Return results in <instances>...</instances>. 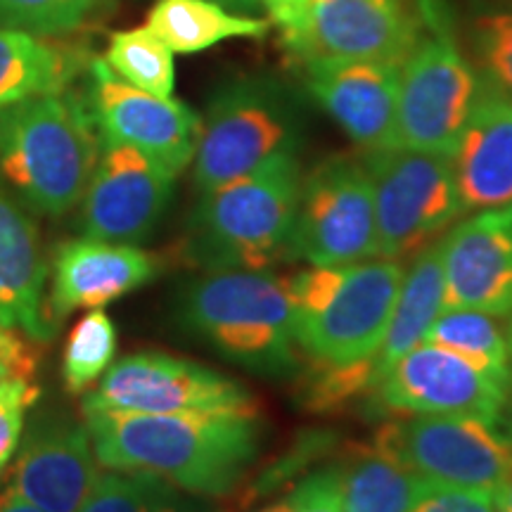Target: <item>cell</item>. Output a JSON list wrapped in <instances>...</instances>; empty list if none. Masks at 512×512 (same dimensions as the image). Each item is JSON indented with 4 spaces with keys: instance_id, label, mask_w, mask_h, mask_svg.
Returning <instances> with one entry per match:
<instances>
[{
    "instance_id": "obj_1",
    "label": "cell",
    "mask_w": 512,
    "mask_h": 512,
    "mask_svg": "<svg viewBox=\"0 0 512 512\" xmlns=\"http://www.w3.org/2000/svg\"><path fill=\"white\" fill-rule=\"evenodd\" d=\"M107 470L145 472L192 496L233 494L261 451V418L247 413L83 411Z\"/></svg>"
},
{
    "instance_id": "obj_2",
    "label": "cell",
    "mask_w": 512,
    "mask_h": 512,
    "mask_svg": "<svg viewBox=\"0 0 512 512\" xmlns=\"http://www.w3.org/2000/svg\"><path fill=\"white\" fill-rule=\"evenodd\" d=\"M102 152L91 105L62 91L0 110V176L31 209L62 216L83 200Z\"/></svg>"
},
{
    "instance_id": "obj_3",
    "label": "cell",
    "mask_w": 512,
    "mask_h": 512,
    "mask_svg": "<svg viewBox=\"0 0 512 512\" xmlns=\"http://www.w3.org/2000/svg\"><path fill=\"white\" fill-rule=\"evenodd\" d=\"M302 164L280 152L249 174L202 192L183 254L207 271H268L290 256Z\"/></svg>"
},
{
    "instance_id": "obj_4",
    "label": "cell",
    "mask_w": 512,
    "mask_h": 512,
    "mask_svg": "<svg viewBox=\"0 0 512 512\" xmlns=\"http://www.w3.org/2000/svg\"><path fill=\"white\" fill-rule=\"evenodd\" d=\"M185 328L228 361L266 377L297 370L290 278L271 271H209L183 294Z\"/></svg>"
},
{
    "instance_id": "obj_5",
    "label": "cell",
    "mask_w": 512,
    "mask_h": 512,
    "mask_svg": "<svg viewBox=\"0 0 512 512\" xmlns=\"http://www.w3.org/2000/svg\"><path fill=\"white\" fill-rule=\"evenodd\" d=\"M396 259L311 266L290 278L297 347L323 363H356L380 347L403 283Z\"/></svg>"
},
{
    "instance_id": "obj_6",
    "label": "cell",
    "mask_w": 512,
    "mask_h": 512,
    "mask_svg": "<svg viewBox=\"0 0 512 512\" xmlns=\"http://www.w3.org/2000/svg\"><path fill=\"white\" fill-rule=\"evenodd\" d=\"M427 36L401 64L396 147L453 155L484 83L458 48L439 0H425Z\"/></svg>"
},
{
    "instance_id": "obj_7",
    "label": "cell",
    "mask_w": 512,
    "mask_h": 512,
    "mask_svg": "<svg viewBox=\"0 0 512 512\" xmlns=\"http://www.w3.org/2000/svg\"><path fill=\"white\" fill-rule=\"evenodd\" d=\"M297 145L299 117L283 88L261 79L228 83L211 98L202 119L192 157L197 190L219 188Z\"/></svg>"
},
{
    "instance_id": "obj_8",
    "label": "cell",
    "mask_w": 512,
    "mask_h": 512,
    "mask_svg": "<svg viewBox=\"0 0 512 512\" xmlns=\"http://www.w3.org/2000/svg\"><path fill=\"white\" fill-rule=\"evenodd\" d=\"M363 162L373 178L377 259L420 252L465 211L448 155L389 147Z\"/></svg>"
},
{
    "instance_id": "obj_9",
    "label": "cell",
    "mask_w": 512,
    "mask_h": 512,
    "mask_svg": "<svg viewBox=\"0 0 512 512\" xmlns=\"http://www.w3.org/2000/svg\"><path fill=\"white\" fill-rule=\"evenodd\" d=\"M373 444L422 482L494 494L512 470V437L472 415L389 420Z\"/></svg>"
},
{
    "instance_id": "obj_10",
    "label": "cell",
    "mask_w": 512,
    "mask_h": 512,
    "mask_svg": "<svg viewBox=\"0 0 512 512\" xmlns=\"http://www.w3.org/2000/svg\"><path fill=\"white\" fill-rule=\"evenodd\" d=\"M290 252L311 266L377 259L373 178L363 159L328 157L302 176Z\"/></svg>"
},
{
    "instance_id": "obj_11",
    "label": "cell",
    "mask_w": 512,
    "mask_h": 512,
    "mask_svg": "<svg viewBox=\"0 0 512 512\" xmlns=\"http://www.w3.org/2000/svg\"><path fill=\"white\" fill-rule=\"evenodd\" d=\"M83 411L247 413L256 399L240 382L202 363L140 351L114 363L83 399Z\"/></svg>"
},
{
    "instance_id": "obj_12",
    "label": "cell",
    "mask_w": 512,
    "mask_h": 512,
    "mask_svg": "<svg viewBox=\"0 0 512 512\" xmlns=\"http://www.w3.org/2000/svg\"><path fill=\"white\" fill-rule=\"evenodd\" d=\"M278 27L287 50L299 62L403 64L420 34L403 0H304Z\"/></svg>"
},
{
    "instance_id": "obj_13",
    "label": "cell",
    "mask_w": 512,
    "mask_h": 512,
    "mask_svg": "<svg viewBox=\"0 0 512 512\" xmlns=\"http://www.w3.org/2000/svg\"><path fill=\"white\" fill-rule=\"evenodd\" d=\"M370 401L382 415H472L501 425L508 387L453 351L422 342L389 370Z\"/></svg>"
},
{
    "instance_id": "obj_14",
    "label": "cell",
    "mask_w": 512,
    "mask_h": 512,
    "mask_svg": "<svg viewBox=\"0 0 512 512\" xmlns=\"http://www.w3.org/2000/svg\"><path fill=\"white\" fill-rule=\"evenodd\" d=\"M91 112L102 140L136 147L171 174H181L195 157L200 114L174 98L128 86L100 57L91 60Z\"/></svg>"
},
{
    "instance_id": "obj_15",
    "label": "cell",
    "mask_w": 512,
    "mask_h": 512,
    "mask_svg": "<svg viewBox=\"0 0 512 512\" xmlns=\"http://www.w3.org/2000/svg\"><path fill=\"white\" fill-rule=\"evenodd\" d=\"M176 174L136 147L102 140V152L83 192L81 228L107 242L145 240L169 207Z\"/></svg>"
},
{
    "instance_id": "obj_16",
    "label": "cell",
    "mask_w": 512,
    "mask_h": 512,
    "mask_svg": "<svg viewBox=\"0 0 512 512\" xmlns=\"http://www.w3.org/2000/svg\"><path fill=\"white\" fill-rule=\"evenodd\" d=\"M444 309L512 316V204L482 209L441 240Z\"/></svg>"
},
{
    "instance_id": "obj_17",
    "label": "cell",
    "mask_w": 512,
    "mask_h": 512,
    "mask_svg": "<svg viewBox=\"0 0 512 512\" xmlns=\"http://www.w3.org/2000/svg\"><path fill=\"white\" fill-rule=\"evenodd\" d=\"M98 475L88 427L46 415L31 425L5 491L43 512H79Z\"/></svg>"
},
{
    "instance_id": "obj_18",
    "label": "cell",
    "mask_w": 512,
    "mask_h": 512,
    "mask_svg": "<svg viewBox=\"0 0 512 512\" xmlns=\"http://www.w3.org/2000/svg\"><path fill=\"white\" fill-rule=\"evenodd\" d=\"M311 98L366 152L396 147L401 64L380 60L302 62Z\"/></svg>"
},
{
    "instance_id": "obj_19",
    "label": "cell",
    "mask_w": 512,
    "mask_h": 512,
    "mask_svg": "<svg viewBox=\"0 0 512 512\" xmlns=\"http://www.w3.org/2000/svg\"><path fill=\"white\" fill-rule=\"evenodd\" d=\"M159 256L128 242L67 240L55 249L46 313L57 325L76 309H102L155 280Z\"/></svg>"
},
{
    "instance_id": "obj_20",
    "label": "cell",
    "mask_w": 512,
    "mask_h": 512,
    "mask_svg": "<svg viewBox=\"0 0 512 512\" xmlns=\"http://www.w3.org/2000/svg\"><path fill=\"white\" fill-rule=\"evenodd\" d=\"M465 211L512 204V102L482 88L451 155Z\"/></svg>"
},
{
    "instance_id": "obj_21",
    "label": "cell",
    "mask_w": 512,
    "mask_h": 512,
    "mask_svg": "<svg viewBox=\"0 0 512 512\" xmlns=\"http://www.w3.org/2000/svg\"><path fill=\"white\" fill-rule=\"evenodd\" d=\"M46 275L36 223L0 188V323L34 342L55 332L43 306Z\"/></svg>"
},
{
    "instance_id": "obj_22",
    "label": "cell",
    "mask_w": 512,
    "mask_h": 512,
    "mask_svg": "<svg viewBox=\"0 0 512 512\" xmlns=\"http://www.w3.org/2000/svg\"><path fill=\"white\" fill-rule=\"evenodd\" d=\"M444 309V256L441 240L422 247L403 273L399 299L380 347L373 354L377 387L408 351L425 342L427 330Z\"/></svg>"
},
{
    "instance_id": "obj_23",
    "label": "cell",
    "mask_w": 512,
    "mask_h": 512,
    "mask_svg": "<svg viewBox=\"0 0 512 512\" xmlns=\"http://www.w3.org/2000/svg\"><path fill=\"white\" fill-rule=\"evenodd\" d=\"M81 64L79 48L0 24V110L38 95L67 91Z\"/></svg>"
},
{
    "instance_id": "obj_24",
    "label": "cell",
    "mask_w": 512,
    "mask_h": 512,
    "mask_svg": "<svg viewBox=\"0 0 512 512\" xmlns=\"http://www.w3.org/2000/svg\"><path fill=\"white\" fill-rule=\"evenodd\" d=\"M145 27L169 46L171 53H200L230 38H264L273 22L233 15L214 0H157Z\"/></svg>"
},
{
    "instance_id": "obj_25",
    "label": "cell",
    "mask_w": 512,
    "mask_h": 512,
    "mask_svg": "<svg viewBox=\"0 0 512 512\" xmlns=\"http://www.w3.org/2000/svg\"><path fill=\"white\" fill-rule=\"evenodd\" d=\"M335 465L344 512H406L427 484L373 441L368 446H349Z\"/></svg>"
},
{
    "instance_id": "obj_26",
    "label": "cell",
    "mask_w": 512,
    "mask_h": 512,
    "mask_svg": "<svg viewBox=\"0 0 512 512\" xmlns=\"http://www.w3.org/2000/svg\"><path fill=\"white\" fill-rule=\"evenodd\" d=\"M425 342L453 351L510 387L512 349L508 318L472 309H441L427 330Z\"/></svg>"
},
{
    "instance_id": "obj_27",
    "label": "cell",
    "mask_w": 512,
    "mask_h": 512,
    "mask_svg": "<svg viewBox=\"0 0 512 512\" xmlns=\"http://www.w3.org/2000/svg\"><path fill=\"white\" fill-rule=\"evenodd\" d=\"M102 60L128 86L159 95V98L174 95V53L147 27L114 31Z\"/></svg>"
},
{
    "instance_id": "obj_28",
    "label": "cell",
    "mask_w": 512,
    "mask_h": 512,
    "mask_svg": "<svg viewBox=\"0 0 512 512\" xmlns=\"http://www.w3.org/2000/svg\"><path fill=\"white\" fill-rule=\"evenodd\" d=\"M79 512H197V508L164 479L110 470L95 479Z\"/></svg>"
},
{
    "instance_id": "obj_29",
    "label": "cell",
    "mask_w": 512,
    "mask_h": 512,
    "mask_svg": "<svg viewBox=\"0 0 512 512\" xmlns=\"http://www.w3.org/2000/svg\"><path fill=\"white\" fill-rule=\"evenodd\" d=\"M117 354V328L105 311L93 309L69 332L62 356V380L69 394H83L100 382Z\"/></svg>"
},
{
    "instance_id": "obj_30",
    "label": "cell",
    "mask_w": 512,
    "mask_h": 512,
    "mask_svg": "<svg viewBox=\"0 0 512 512\" xmlns=\"http://www.w3.org/2000/svg\"><path fill=\"white\" fill-rule=\"evenodd\" d=\"M470 43L484 88L512 102V8L479 10L470 22Z\"/></svg>"
},
{
    "instance_id": "obj_31",
    "label": "cell",
    "mask_w": 512,
    "mask_h": 512,
    "mask_svg": "<svg viewBox=\"0 0 512 512\" xmlns=\"http://www.w3.org/2000/svg\"><path fill=\"white\" fill-rule=\"evenodd\" d=\"M102 0H0V24L36 36L72 34Z\"/></svg>"
},
{
    "instance_id": "obj_32",
    "label": "cell",
    "mask_w": 512,
    "mask_h": 512,
    "mask_svg": "<svg viewBox=\"0 0 512 512\" xmlns=\"http://www.w3.org/2000/svg\"><path fill=\"white\" fill-rule=\"evenodd\" d=\"M41 396L34 380L5 377L0 380V472L17 451L24 430V415Z\"/></svg>"
},
{
    "instance_id": "obj_33",
    "label": "cell",
    "mask_w": 512,
    "mask_h": 512,
    "mask_svg": "<svg viewBox=\"0 0 512 512\" xmlns=\"http://www.w3.org/2000/svg\"><path fill=\"white\" fill-rule=\"evenodd\" d=\"M406 512H496L494 498L486 491L453 489L427 482Z\"/></svg>"
},
{
    "instance_id": "obj_34",
    "label": "cell",
    "mask_w": 512,
    "mask_h": 512,
    "mask_svg": "<svg viewBox=\"0 0 512 512\" xmlns=\"http://www.w3.org/2000/svg\"><path fill=\"white\" fill-rule=\"evenodd\" d=\"M294 512H344L337 465L320 467L292 489Z\"/></svg>"
},
{
    "instance_id": "obj_35",
    "label": "cell",
    "mask_w": 512,
    "mask_h": 512,
    "mask_svg": "<svg viewBox=\"0 0 512 512\" xmlns=\"http://www.w3.org/2000/svg\"><path fill=\"white\" fill-rule=\"evenodd\" d=\"M36 366L34 347L17 330L0 323V380L5 377L34 380Z\"/></svg>"
},
{
    "instance_id": "obj_36",
    "label": "cell",
    "mask_w": 512,
    "mask_h": 512,
    "mask_svg": "<svg viewBox=\"0 0 512 512\" xmlns=\"http://www.w3.org/2000/svg\"><path fill=\"white\" fill-rule=\"evenodd\" d=\"M302 3L304 0H261V5L271 12L273 24H283L287 17L294 15V10H297Z\"/></svg>"
},
{
    "instance_id": "obj_37",
    "label": "cell",
    "mask_w": 512,
    "mask_h": 512,
    "mask_svg": "<svg viewBox=\"0 0 512 512\" xmlns=\"http://www.w3.org/2000/svg\"><path fill=\"white\" fill-rule=\"evenodd\" d=\"M491 498H494L496 512H512V470L508 472V477L498 484V489L491 494Z\"/></svg>"
},
{
    "instance_id": "obj_38",
    "label": "cell",
    "mask_w": 512,
    "mask_h": 512,
    "mask_svg": "<svg viewBox=\"0 0 512 512\" xmlns=\"http://www.w3.org/2000/svg\"><path fill=\"white\" fill-rule=\"evenodd\" d=\"M0 512H43V510H38L36 505L22 501V498L10 494V491H3V496H0Z\"/></svg>"
},
{
    "instance_id": "obj_39",
    "label": "cell",
    "mask_w": 512,
    "mask_h": 512,
    "mask_svg": "<svg viewBox=\"0 0 512 512\" xmlns=\"http://www.w3.org/2000/svg\"><path fill=\"white\" fill-rule=\"evenodd\" d=\"M508 332H510V349H512V316L508 318ZM501 425L505 427V434H508V437H512V361H510V387H508V401H505V411H503Z\"/></svg>"
},
{
    "instance_id": "obj_40",
    "label": "cell",
    "mask_w": 512,
    "mask_h": 512,
    "mask_svg": "<svg viewBox=\"0 0 512 512\" xmlns=\"http://www.w3.org/2000/svg\"><path fill=\"white\" fill-rule=\"evenodd\" d=\"M249 512H294V496H292V491L285 498H280V501L266 503V505H261V508L249 510Z\"/></svg>"
},
{
    "instance_id": "obj_41",
    "label": "cell",
    "mask_w": 512,
    "mask_h": 512,
    "mask_svg": "<svg viewBox=\"0 0 512 512\" xmlns=\"http://www.w3.org/2000/svg\"><path fill=\"white\" fill-rule=\"evenodd\" d=\"M214 3H221L223 8H235L242 12H252L256 8H261V0H214Z\"/></svg>"
}]
</instances>
